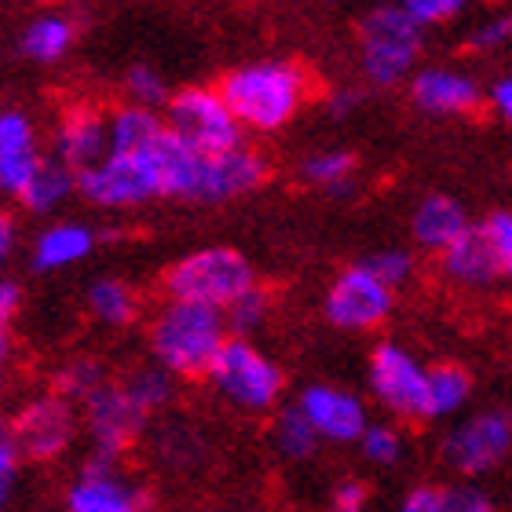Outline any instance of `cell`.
Wrapping results in <instances>:
<instances>
[{
  "instance_id": "19",
  "label": "cell",
  "mask_w": 512,
  "mask_h": 512,
  "mask_svg": "<svg viewBox=\"0 0 512 512\" xmlns=\"http://www.w3.org/2000/svg\"><path fill=\"white\" fill-rule=\"evenodd\" d=\"M469 231V220H465V209H461L454 198H443V194H432L417 205L414 213V238L428 249H443L447 253L461 235Z\"/></svg>"
},
{
  "instance_id": "31",
  "label": "cell",
  "mask_w": 512,
  "mask_h": 512,
  "mask_svg": "<svg viewBox=\"0 0 512 512\" xmlns=\"http://www.w3.org/2000/svg\"><path fill=\"white\" fill-rule=\"evenodd\" d=\"M267 293H260V289H249V293H242V297L231 304V308L224 311V319H227V330L231 333H253L260 322H264L267 315Z\"/></svg>"
},
{
  "instance_id": "34",
  "label": "cell",
  "mask_w": 512,
  "mask_h": 512,
  "mask_svg": "<svg viewBox=\"0 0 512 512\" xmlns=\"http://www.w3.org/2000/svg\"><path fill=\"white\" fill-rule=\"evenodd\" d=\"M366 267L381 278L384 286H399V282H406V278H410V271H414V260H410V253H403V249H384V253L370 256V260H366Z\"/></svg>"
},
{
  "instance_id": "20",
  "label": "cell",
  "mask_w": 512,
  "mask_h": 512,
  "mask_svg": "<svg viewBox=\"0 0 512 512\" xmlns=\"http://www.w3.org/2000/svg\"><path fill=\"white\" fill-rule=\"evenodd\" d=\"M169 125L147 107H121L110 118V154H150L165 139Z\"/></svg>"
},
{
  "instance_id": "16",
  "label": "cell",
  "mask_w": 512,
  "mask_h": 512,
  "mask_svg": "<svg viewBox=\"0 0 512 512\" xmlns=\"http://www.w3.org/2000/svg\"><path fill=\"white\" fill-rule=\"evenodd\" d=\"M55 158L66 169H77V176L103 165L110 158V121L92 110H74L55 132Z\"/></svg>"
},
{
  "instance_id": "12",
  "label": "cell",
  "mask_w": 512,
  "mask_h": 512,
  "mask_svg": "<svg viewBox=\"0 0 512 512\" xmlns=\"http://www.w3.org/2000/svg\"><path fill=\"white\" fill-rule=\"evenodd\" d=\"M88 428H92V443H96V458H118L128 447V439L136 436L143 425V410L128 399L125 384H103L96 395L85 399Z\"/></svg>"
},
{
  "instance_id": "30",
  "label": "cell",
  "mask_w": 512,
  "mask_h": 512,
  "mask_svg": "<svg viewBox=\"0 0 512 512\" xmlns=\"http://www.w3.org/2000/svg\"><path fill=\"white\" fill-rule=\"evenodd\" d=\"M352 169H355V158L344 154V150H326V154H315V158L304 161V176L311 183H322V187H344Z\"/></svg>"
},
{
  "instance_id": "1",
  "label": "cell",
  "mask_w": 512,
  "mask_h": 512,
  "mask_svg": "<svg viewBox=\"0 0 512 512\" xmlns=\"http://www.w3.org/2000/svg\"><path fill=\"white\" fill-rule=\"evenodd\" d=\"M227 348V319L220 308L169 300L150 322V352L176 377H209Z\"/></svg>"
},
{
  "instance_id": "35",
  "label": "cell",
  "mask_w": 512,
  "mask_h": 512,
  "mask_svg": "<svg viewBox=\"0 0 512 512\" xmlns=\"http://www.w3.org/2000/svg\"><path fill=\"white\" fill-rule=\"evenodd\" d=\"M399 450H403V443H399V432L388 425H370L363 436V454L370 461H381V465H392L395 458H399Z\"/></svg>"
},
{
  "instance_id": "25",
  "label": "cell",
  "mask_w": 512,
  "mask_h": 512,
  "mask_svg": "<svg viewBox=\"0 0 512 512\" xmlns=\"http://www.w3.org/2000/svg\"><path fill=\"white\" fill-rule=\"evenodd\" d=\"M74 187H77V180L70 176V169H66L63 161H44L41 172L33 176V183L26 187V194H22V205L33 209V213H52L55 205L63 202Z\"/></svg>"
},
{
  "instance_id": "24",
  "label": "cell",
  "mask_w": 512,
  "mask_h": 512,
  "mask_svg": "<svg viewBox=\"0 0 512 512\" xmlns=\"http://www.w3.org/2000/svg\"><path fill=\"white\" fill-rule=\"evenodd\" d=\"M472 392L469 374L458 363H439L428 370V417L454 414Z\"/></svg>"
},
{
  "instance_id": "13",
  "label": "cell",
  "mask_w": 512,
  "mask_h": 512,
  "mask_svg": "<svg viewBox=\"0 0 512 512\" xmlns=\"http://www.w3.org/2000/svg\"><path fill=\"white\" fill-rule=\"evenodd\" d=\"M147 505V494L125 483L110 458H92L85 472L66 494L70 512H139Z\"/></svg>"
},
{
  "instance_id": "38",
  "label": "cell",
  "mask_w": 512,
  "mask_h": 512,
  "mask_svg": "<svg viewBox=\"0 0 512 512\" xmlns=\"http://www.w3.org/2000/svg\"><path fill=\"white\" fill-rule=\"evenodd\" d=\"M512 37V15H502V19H491L483 22V26H476V30L469 33V44L472 48H494V44H502Z\"/></svg>"
},
{
  "instance_id": "32",
  "label": "cell",
  "mask_w": 512,
  "mask_h": 512,
  "mask_svg": "<svg viewBox=\"0 0 512 512\" xmlns=\"http://www.w3.org/2000/svg\"><path fill=\"white\" fill-rule=\"evenodd\" d=\"M103 366L92 363V359H77L63 370L59 377V392L63 395H74V399H88V395H96L103 388Z\"/></svg>"
},
{
  "instance_id": "37",
  "label": "cell",
  "mask_w": 512,
  "mask_h": 512,
  "mask_svg": "<svg viewBox=\"0 0 512 512\" xmlns=\"http://www.w3.org/2000/svg\"><path fill=\"white\" fill-rule=\"evenodd\" d=\"M406 11H410V19L417 22V26H428V22H447L454 19L461 11V0H410V4H403Z\"/></svg>"
},
{
  "instance_id": "17",
  "label": "cell",
  "mask_w": 512,
  "mask_h": 512,
  "mask_svg": "<svg viewBox=\"0 0 512 512\" xmlns=\"http://www.w3.org/2000/svg\"><path fill=\"white\" fill-rule=\"evenodd\" d=\"M443 275L458 286H487L502 275L498 267V256L483 227H469L465 235L454 242V246L443 253Z\"/></svg>"
},
{
  "instance_id": "4",
  "label": "cell",
  "mask_w": 512,
  "mask_h": 512,
  "mask_svg": "<svg viewBox=\"0 0 512 512\" xmlns=\"http://www.w3.org/2000/svg\"><path fill=\"white\" fill-rule=\"evenodd\" d=\"M169 132L205 158H220L242 147V121L213 88H183L169 99Z\"/></svg>"
},
{
  "instance_id": "45",
  "label": "cell",
  "mask_w": 512,
  "mask_h": 512,
  "mask_svg": "<svg viewBox=\"0 0 512 512\" xmlns=\"http://www.w3.org/2000/svg\"><path fill=\"white\" fill-rule=\"evenodd\" d=\"M333 512H363V509H333Z\"/></svg>"
},
{
  "instance_id": "15",
  "label": "cell",
  "mask_w": 512,
  "mask_h": 512,
  "mask_svg": "<svg viewBox=\"0 0 512 512\" xmlns=\"http://www.w3.org/2000/svg\"><path fill=\"white\" fill-rule=\"evenodd\" d=\"M267 176V165L260 154L238 147L227 150L220 158H205L202 165V180H198V202H224V198H235V194H246L253 187H260Z\"/></svg>"
},
{
  "instance_id": "10",
  "label": "cell",
  "mask_w": 512,
  "mask_h": 512,
  "mask_svg": "<svg viewBox=\"0 0 512 512\" xmlns=\"http://www.w3.org/2000/svg\"><path fill=\"white\" fill-rule=\"evenodd\" d=\"M512 450V417L487 410V414L472 417L465 425H458L443 439V458L458 472H487Z\"/></svg>"
},
{
  "instance_id": "2",
  "label": "cell",
  "mask_w": 512,
  "mask_h": 512,
  "mask_svg": "<svg viewBox=\"0 0 512 512\" xmlns=\"http://www.w3.org/2000/svg\"><path fill=\"white\" fill-rule=\"evenodd\" d=\"M220 96L242 125L271 132L297 114L304 99V74L289 63L242 66L220 81Z\"/></svg>"
},
{
  "instance_id": "28",
  "label": "cell",
  "mask_w": 512,
  "mask_h": 512,
  "mask_svg": "<svg viewBox=\"0 0 512 512\" xmlns=\"http://www.w3.org/2000/svg\"><path fill=\"white\" fill-rule=\"evenodd\" d=\"M315 439H319V432L311 428V421L304 417L300 406H293V410H286V414H278L275 443L286 458H308L311 450H315Z\"/></svg>"
},
{
  "instance_id": "43",
  "label": "cell",
  "mask_w": 512,
  "mask_h": 512,
  "mask_svg": "<svg viewBox=\"0 0 512 512\" xmlns=\"http://www.w3.org/2000/svg\"><path fill=\"white\" fill-rule=\"evenodd\" d=\"M11 242H15V227H11V220L4 216V220H0V253H8Z\"/></svg>"
},
{
  "instance_id": "44",
  "label": "cell",
  "mask_w": 512,
  "mask_h": 512,
  "mask_svg": "<svg viewBox=\"0 0 512 512\" xmlns=\"http://www.w3.org/2000/svg\"><path fill=\"white\" fill-rule=\"evenodd\" d=\"M352 103H355L352 92H341V96H337V99H333V103H330V110H333V114H344V110L352 107Z\"/></svg>"
},
{
  "instance_id": "21",
  "label": "cell",
  "mask_w": 512,
  "mask_h": 512,
  "mask_svg": "<svg viewBox=\"0 0 512 512\" xmlns=\"http://www.w3.org/2000/svg\"><path fill=\"white\" fill-rule=\"evenodd\" d=\"M96 235L81 224H55L33 242V267L37 271H55V267L77 264L81 256L92 253Z\"/></svg>"
},
{
  "instance_id": "42",
  "label": "cell",
  "mask_w": 512,
  "mask_h": 512,
  "mask_svg": "<svg viewBox=\"0 0 512 512\" xmlns=\"http://www.w3.org/2000/svg\"><path fill=\"white\" fill-rule=\"evenodd\" d=\"M19 308V286H11V282H4L0 286V315L4 319H11V311Z\"/></svg>"
},
{
  "instance_id": "41",
  "label": "cell",
  "mask_w": 512,
  "mask_h": 512,
  "mask_svg": "<svg viewBox=\"0 0 512 512\" xmlns=\"http://www.w3.org/2000/svg\"><path fill=\"white\" fill-rule=\"evenodd\" d=\"M494 107H498V114L512 125V77L494 85Z\"/></svg>"
},
{
  "instance_id": "27",
  "label": "cell",
  "mask_w": 512,
  "mask_h": 512,
  "mask_svg": "<svg viewBox=\"0 0 512 512\" xmlns=\"http://www.w3.org/2000/svg\"><path fill=\"white\" fill-rule=\"evenodd\" d=\"M125 392H128V399L147 414V410H154V406H161L169 399L172 374L161 370V366H139V370H132V374L125 377Z\"/></svg>"
},
{
  "instance_id": "11",
  "label": "cell",
  "mask_w": 512,
  "mask_h": 512,
  "mask_svg": "<svg viewBox=\"0 0 512 512\" xmlns=\"http://www.w3.org/2000/svg\"><path fill=\"white\" fill-rule=\"evenodd\" d=\"M8 436L15 439L22 458H33V461L55 458L74 439V414H70V406L59 395H48V399L30 403L11 421Z\"/></svg>"
},
{
  "instance_id": "14",
  "label": "cell",
  "mask_w": 512,
  "mask_h": 512,
  "mask_svg": "<svg viewBox=\"0 0 512 512\" xmlns=\"http://www.w3.org/2000/svg\"><path fill=\"white\" fill-rule=\"evenodd\" d=\"M300 410L311 421V428L319 432L322 439H333V443H348V439H363L366 436V414L363 403L355 395L341 392V388H326V384H315L300 395Z\"/></svg>"
},
{
  "instance_id": "22",
  "label": "cell",
  "mask_w": 512,
  "mask_h": 512,
  "mask_svg": "<svg viewBox=\"0 0 512 512\" xmlns=\"http://www.w3.org/2000/svg\"><path fill=\"white\" fill-rule=\"evenodd\" d=\"M399 512H494V505L472 487H417Z\"/></svg>"
},
{
  "instance_id": "40",
  "label": "cell",
  "mask_w": 512,
  "mask_h": 512,
  "mask_svg": "<svg viewBox=\"0 0 512 512\" xmlns=\"http://www.w3.org/2000/svg\"><path fill=\"white\" fill-rule=\"evenodd\" d=\"M363 498H366V491L359 483H341V487L333 491V509H363Z\"/></svg>"
},
{
  "instance_id": "39",
  "label": "cell",
  "mask_w": 512,
  "mask_h": 512,
  "mask_svg": "<svg viewBox=\"0 0 512 512\" xmlns=\"http://www.w3.org/2000/svg\"><path fill=\"white\" fill-rule=\"evenodd\" d=\"M19 447H15V439L4 432V439H0V480H4V494H8L11 487V476H15V465H19Z\"/></svg>"
},
{
  "instance_id": "8",
  "label": "cell",
  "mask_w": 512,
  "mask_h": 512,
  "mask_svg": "<svg viewBox=\"0 0 512 512\" xmlns=\"http://www.w3.org/2000/svg\"><path fill=\"white\" fill-rule=\"evenodd\" d=\"M370 388L392 414L428 417V370L403 348L381 344L370 355Z\"/></svg>"
},
{
  "instance_id": "6",
  "label": "cell",
  "mask_w": 512,
  "mask_h": 512,
  "mask_svg": "<svg viewBox=\"0 0 512 512\" xmlns=\"http://www.w3.org/2000/svg\"><path fill=\"white\" fill-rule=\"evenodd\" d=\"M161 147V143H158ZM158 147L150 154H110L103 165L77 176V191L88 202L121 209V205H139L147 198L161 194V172H158Z\"/></svg>"
},
{
  "instance_id": "3",
  "label": "cell",
  "mask_w": 512,
  "mask_h": 512,
  "mask_svg": "<svg viewBox=\"0 0 512 512\" xmlns=\"http://www.w3.org/2000/svg\"><path fill=\"white\" fill-rule=\"evenodd\" d=\"M165 289L172 300H191V304L227 311L242 293L253 289V267L235 249H202L169 267Z\"/></svg>"
},
{
  "instance_id": "7",
  "label": "cell",
  "mask_w": 512,
  "mask_h": 512,
  "mask_svg": "<svg viewBox=\"0 0 512 512\" xmlns=\"http://www.w3.org/2000/svg\"><path fill=\"white\" fill-rule=\"evenodd\" d=\"M209 381L216 384V392L231 399L235 406H242V410H267L278 399V392H282L278 366L264 352H256L246 337L227 341Z\"/></svg>"
},
{
  "instance_id": "9",
  "label": "cell",
  "mask_w": 512,
  "mask_h": 512,
  "mask_svg": "<svg viewBox=\"0 0 512 512\" xmlns=\"http://www.w3.org/2000/svg\"><path fill=\"white\" fill-rule=\"evenodd\" d=\"M388 311H392V286H384L366 264L348 267L326 293V319L341 330H370L388 319Z\"/></svg>"
},
{
  "instance_id": "23",
  "label": "cell",
  "mask_w": 512,
  "mask_h": 512,
  "mask_svg": "<svg viewBox=\"0 0 512 512\" xmlns=\"http://www.w3.org/2000/svg\"><path fill=\"white\" fill-rule=\"evenodd\" d=\"M70 41H74V22L63 19V15H41L26 26L19 44L33 63H55L70 48Z\"/></svg>"
},
{
  "instance_id": "26",
  "label": "cell",
  "mask_w": 512,
  "mask_h": 512,
  "mask_svg": "<svg viewBox=\"0 0 512 512\" xmlns=\"http://www.w3.org/2000/svg\"><path fill=\"white\" fill-rule=\"evenodd\" d=\"M88 308H92V315L99 322H107V326H125L136 315V297H132V289L125 282L103 278V282H96V286L88 289Z\"/></svg>"
},
{
  "instance_id": "29",
  "label": "cell",
  "mask_w": 512,
  "mask_h": 512,
  "mask_svg": "<svg viewBox=\"0 0 512 512\" xmlns=\"http://www.w3.org/2000/svg\"><path fill=\"white\" fill-rule=\"evenodd\" d=\"M26 154H37V150H33V125L26 114L8 110V114L0 118V161L26 158Z\"/></svg>"
},
{
  "instance_id": "33",
  "label": "cell",
  "mask_w": 512,
  "mask_h": 512,
  "mask_svg": "<svg viewBox=\"0 0 512 512\" xmlns=\"http://www.w3.org/2000/svg\"><path fill=\"white\" fill-rule=\"evenodd\" d=\"M128 85V96L136 99L139 107H158V103H165L169 107V96H165V81L158 77V70H150V66H132L125 77Z\"/></svg>"
},
{
  "instance_id": "18",
  "label": "cell",
  "mask_w": 512,
  "mask_h": 512,
  "mask_svg": "<svg viewBox=\"0 0 512 512\" xmlns=\"http://www.w3.org/2000/svg\"><path fill=\"white\" fill-rule=\"evenodd\" d=\"M410 96L428 114H465L480 103V92L469 77L450 74V70H421L410 81Z\"/></svg>"
},
{
  "instance_id": "36",
  "label": "cell",
  "mask_w": 512,
  "mask_h": 512,
  "mask_svg": "<svg viewBox=\"0 0 512 512\" xmlns=\"http://www.w3.org/2000/svg\"><path fill=\"white\" fill-rule=\"evenodd\" d=\"M483 231L491 238L502 275H512V213H494L491 220L483 224Z\"/></svg>"
},
{
  "instance_id": "5",
  "label": "cell",
  "mask_w": 512,
  "mask_h": 512,
  "mask_svg": "<svg viewBox=\"0 0 512 512\" xmlns=\"http://www.w3.org/2000/svg\"><path fill=\"white\" fill-rule=\"evenodd\" d=\"M363 70L374 85H395L421 52V26L406 8H377L359 26Z\"/></svg>"
}]
</instances>
